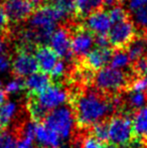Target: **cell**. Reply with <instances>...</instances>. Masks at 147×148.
<instances>
[{
  "label": "cell",
  "mask_w": 147,
  "mask_h": 148,
  "mask_svg": "<svg viewBox=\"0 0 147 148\" xmlns=\"http://www.w3.org/2000/svg\"><path fill=\"white\" fill-rule=\"evenodd\" d=\"M134 136L137 140H147V106L137 110L132 115Z\"/></svg>",
  "instance_id": "obj_17"
},
{
  "label": "cell",
  "mask_w": 147,
  "mask_h": 148,
  "mask_svg": "<svg viewBox=\"0 0 147 148\" xmlns=\"http://www.w3.org/2000/svg\"><path fill=\"white\" fill-rule=\"evenodd\" d=\"M133 71L137 77L147 76V55L133 62Z\"/></svg>",
  "instance_id": "obj_29"
},
{
  "label": "cell",
  "mask_w": 147,
  "mask_h": 148,
  "mask_svg": "<svg viewBox=\"0 0 147 148\" xmlns=\"http://www.w3.org/2000/svg\"><path fill=\"white\" fill-rule=\"evenodd\" d=\"M137 35V29L134 22L130 19L119 23L113 24L109 30L107 37L110 45L117 47V49H124L135 38Z\"/></svg>",
  "instance_id": "obj_7"
},
{
  "label": "cell",
  "mask_w": 147,
  "mask_h": 148,
  "mask_svg": "<svg viewBox=\"0 0 147 148\" xmlns=\"http://www.w3.org/2000/svg\"><path fill=\"white\" fill-rule=\"evenodd\" d=\"M11 69V60L6 55H0V77Z\"/></svg>",
  "instance_id": "obj_31"
},
{
  "label": "cell",
  "mask_w": 147,
  "mask_h": 148,
  "mask_svg": "<svg viewBox=\"0 0 147 148\" xmlns=\"http://www.w3.org/2000/svg\"><path fill=\"white\" fill-rule=\"evenodd\" d=\"M29 98L42 110L49 114L51 111L65 106L69 101V92L59 84L51 85L47 89L37 95H29Z\"/></svg>",
  "instance_id": "obj_6"
},
{
  "label": "cell",
  "mask_w": 147,
  "mask_h": 148,
  "mask_svg": "<svg viewBox=\"0 0 147 148\" xmlns=\"http://www.w3.org/2000/svg\"><path fill=\"white\" fill-rule=\"evenodd\" d=\"M128 147H130V148H140V147H135V142H132V144L130 145V146H128Z\"/></svg>",
  "instance_id": "obj_38"
},
{
  "label": "cell",
  "mask_w": 147,
  "mask_h": 148,
  "mask_svg": "<svg viewBox=\"0 0 147 148\" xmlns=\"http://www.w3.org/2000/svg\"><path fill=\"white\" fill-rule=\"evenodd\" d=\"M130 62H131L130 58L125 49H117L116 51H113L110 60V66L123 71L124 69L129 66Z\"/></svg>",
  "instance_id": "obj_22"
},
{
  "label": "cell",
  "mask_w": 147,
  "mask_h": 148,
  "mask_svg": "<svg viewBox=\"0 0 147 148\" xmlns=\"http://www.w3.org/2000/svg\"><path fill=\"white\" fill-rule=\"evenodd\" d=\"M113 51L110 47L93 49L85 58H83L84 68L89 71H100L106 68L110 62Z\"/></svg>",
  "instance_id": "obj_12"
},
{
  "label": "cell",
  "mask_w": 147,
  "mask_h": 148,
  "mask_svg": "<svg viewBox=\"0 0 147 148\" xmlns=\"http://www.w3.org/2000/svg\"><path fill=\"white\" fill-rule=\"evenodd\" d=\"M49 86H51L49 76L39 71L28 76L24 80V89L27 90L29 95L31 96L40 94Z\"/></svg>",
  "instance_id": "obj_16"
},
{
  "label": "cell",
  "mask_w": 147,
  "mask_h": 148,
  "mask_svg": "<svg viewBox=\"0 0 147 148\" xmlns=\"http://www.w3.org/2000/svg\"><path fill=\"white\" fill-rule=\"evenodd\" d=\"M146 96H147V92H146Z\"/></svg>",
  "instance_id": "obj_41"
},
{
  "label": "cell",
  "mask_w": 147,
  "mask_h": 148,
  "mask_svg": "<svg viewBox=\"0 0 147 148\" xmlns=\"http://www.w3.org/2000/svg\"><path fill=\"white\" fill-rule=\"evenodd\" d=\"M103 148H118V147L111 144V143H105V144H103Z\"/></svg>",
  "instance_id": "obj_37"
},
{
  "label": "cell",
  "mask_w": 147,
  "mask_h": 148,
  "mask_svg": "<svg viewBox=\"0 0 147 148\" xmlns=\"http://www.w3.org/2000/svg\"><path fill=\"white\" fill-rule=\"evenodd\" d=\"M85 26L96 35H107L112 27V22L108 12L100 9L87 16Z\"/></svg>",
  "instance_id": "obj_13"
},
{
  "label": "cell",
  "mask_w": 147,
  "mask_h": 148,
  "mask_svg": "<svg viewBox=\"0 0 147 148\" xmlns=\"http://www.w3.org/2000/svg\"><path fill=\"white\" fill-rule=\"evenodd\" d=\"M6 101H7V94H6L4 88L0 87V106L3 103H5Z\"/></svg>",
  "instance_id": "obj_36"
},
{
  "label": "cell",
  "mask_w": 147,
  "mask_h": 148,
  "mask_svg": "<svg viewBox=\"0 0 147 148\" xmlns=\"http://www.w3.org/2000/svg\"><path fill=\"white\" fill-rule=\"evenodd\" d=\"M18 104L14 101H6L0 106V128H7L18 115Z\"/></svg>",
  "instance_id": "obj_19"
},
{
  "label": "cell",
  "mask_w": 147,
  "mask_h": 148,
  "mask_svg": "<svg viewBox=\"0 0 147 148\" xmlns=\"http://www.w3.org/2000/svg\"><path fill=\"white\" fill-rule=\"evenodd\" d=\"M91 136L95 139L100 141L101 143L109 142V127H108V120L103 121V122L97 123L94 126L91 127Z\"/></svg>",
  "instance_id": "obj_23"
},
{
  "label": "cell",
  "mask_w": 147,
  "mask_h": 148,
  "mask_svg": "<svg viewBox=\"0 0 147 148\" xmlns=\"http://www.w3.org/2000/svg\"><path fill=\"white\" fill-rule=\"evenodd\" d=\"M32 148H46V147H43V146H40V145H38V146H34Z\"/></svg>",
  "instance_id": "obj_39"
},
{
  "label": "cell",
  "mask_w": 147,
  "mask_h": 148,
  "mask_svg": "<svg viewBox=\"0 0 147 148\" xmlns=\"http://www.w3.org/2000/svg\"><path fill=\"white\" fill-rule=\"evenodd\" d=\"M133 22L135 26L140 28H147V6L134 11Z\"/></svg>",
  "instance_id": "obj_27"
},
{
  "label": "cell",
  "mask_w": 147,
  "mask_h": 148,
  "mask_svg": "<svg viewBox=\"0 0 147 148\" xmlns=\"http://www.w3.org/2000/svg\"><path fill=\"white\" fill-rule=\"evenodd\" d=\"M47 2L49 5L59 12L63 20L77 16V9L74 0H47Z\"/></svg>",
  "instance_id": "obj_20"
},
{
  "label": "cell",
  "mask_w": 147,
  "mask_h": 148,
  "mask_svg": "<svg viewBox=\"0 0 147 148\" xmlns=\"http://www.w3.org/2000/svg\"><path fill=\"white\" fill-rule=\"evenodd\" d=\"M108 14L112 22V25L129 19V14H128L127 10L120 5L115 6V7H113L112 9L109 10Z\"/></svg>",
  "instance_id": "obj_24"
},
{
  "label": "cell",
  "mask_w": 147,
  "mask_h": 148,
  "mask_svg": "<svg viewBox=\"0 0 147 148\" xmlns=\"http://www.w3.org/2000/svg\"><path fill=\"white\" fill-rule=\"evenodd\" d=\"M131 82V77L125 74L124 71L111 66L98 71L94 77L96 89L106 95H116L119 92L128 90Z\"/></svg>",
  "instance_id": "obj_4"
},
{
  "label": "cell",
  "mask_w": 147,
  "mask_h": 148,
  "mask_svg": "<svg viewBox=\"0 0 147 148\" xmlns=\"http://www.w3.org/2000/svg\"><path fill=\"white\" fill-rule=\"evenodd\" d=\"M72 108L77 124L85 128H91L97 123L107 121L116 110L113 98L93 89L77 94L73 99Z\"/></svg>",
  "instance_id": "obj_1"
},
{
  "label": "cell",
  "mask_w": 147,
  "mask_h": 148,
  "mask_svg": "<svg viewBox=\"0 0 147 148\" xmlns=\"http://www.w3.org/2000/svg\"><path fill=\"white\" fill-rule=\"evenodd\" d=\"M7 22H8V18L5 14V11H4L3 7L0 6V31H2L6 27Z\"/></svg>",
  "instance_id": "obj_34"
},
{
  "label": "cell",
  "mask_w": 147,
  "mask_h": 148,
  "mask_svg": "<svg viewBox=\"0 0 147 148\" xmlns=\"http://www.w3.org/2000/svg\"><path fill=\"white\" fill-rule=\"evenodd\" d=\"M34 57H36L39 72L44 74H51L53 69L59 62V57L49 47L44 45H37L34 49Z\"/></svg>",
  "instance_id": "obj_14"
},
{
  "label": "cell",
  "mask_w": 147,
  "mask_h": 148,
  "mask_svg": "<svg viewBox=\"0 0 147 148\" xmlns=\"http://www.w3.org/2000/svg\"><path fill=\"white\" fill-rule=\"evenodd\" d=\"M126 2L128 8L133 12L147 6V0H126Z\"/></svg>",
  "instance_id": "obj_32"
},
{
  "label": "cell",
  "mask_w": 147,
  "mask_h": 148,
  "mask_svg": "<svg viewBox=\"0 0 147 148\" xmlns=\"http://www.w3.org/2000/svg\"><path fill=\"white\" fill-rule=\"evenodd\" d=\"M62 20L59 12L49 4L37 8L31 14L28 18V24L29 28L36 32L39 45L49 41L53 33L57 29V22Z\"/></svg>",
  "instance_id": "obj_2"
},
{
  "label": "cell",
  "mask_w": 147,
  "mask_h": 148,
  "mask_svg": "<svg viewBox=\"0 0 147 148\" xmlns=\"http://www.w3.org/2000/svg\"><path fill=\"white\" fill-rule=\"evenodd\" d=\"M72 51L74 56L85 58L95 45V36L85 25H79L71 32Z\"/></svg>",
  "instance_id": "obj_9"
},
{
  "label": "cell",
  "mask_w": 147,
  "mask_h": 148,
  "mask_svg": "<svg viewBox=\"0 0 147 148\" xmlns=\"http://www.w3.org/2000/svg\"><path fill=\"white\" fill-rule=\"evenodd\" d=\"M109 142L119 147H126L132 144L134 139L132 119L128 114L121 113L108 120Z\"/></svg>",
  "instance_id": "obj_5"
},
{
  "label": "cell",
  "mask_w": 147,
  "mask_h": 148,
  "mask_svg": "<svg viewBox=\"0 0 147 148\" xmlns=\"http://www.w3.org/2000/svg\"><path fill=\"white\" fill-rule=\"evenodd\" d=\"M3 9L8 20L12 22H20L28 19L36 11L30 0H6Z\"/></svg>",
  "instance_id": "obj_11"
},
{
  "label": "cell",
  "mask_w": 147,
  "mask_h": 148,
  "mask_svg": "<svg viewBox=\"0 0 147 148\" xmlns=\"http://www.w3.org/2000/svg\"><path fill=\"white\" fill-rule=\"evenodd\" d=\"M11 70L15 78L19 79L27 78L39 71L34 55L25 47L20 49L11 60Z\"/></svg>",
  "instance_id": "obj_8"
},
{
  "label": "cell",
  "mask_w": 147,
  "mask_h": 148,
  "mask_svg": "<svg viewBox=\"0 0 147 148\" xmlns=\"http://www.w3.org/2000/svg\"><path fill=\"white\" fill-rule=\"evenodd\" d=\"M126 49L130 60L136 62L140 58L147 55V36L137 32L135 38L127 45Z\"/></svg>",
  "instance_id": "obj_18"
},
{
  "label": "cell",
  "mask_w": 147,
  "mask_h": 148,
  "mask_svg": "<svg viewBox=\"0 0 147 148\" xmlns=\"http://www.w3.org/2000/svg\"><path fill=\"white\" fill-rule=\"evenodd\" d=\"M36 139L40 146L46 148H61L63 141L53 130L42 123H37L36 127Z\"/></svg>",
  "instance_id": "obj_15"
},
{
  "label": "cell",
  "mask_w": 147,
  "mask_h": 148,
  "mask_svg": "<svg viewBox=\"0 0 147 148\" xmlns=\"http://www.w3.org/2000/svg\"><path fill=\"white\" fill-rule=\"evenodd\" d=\"M49 47L55 53L66 62L72 60L74 57L72 51L71 33L65 27H59L53 33L49 39Z\"/></svg>",
  "instance_id": "obj_10"
},
{
  "label": "cell",
  "mask_w": 147,
  "mask_h": 148,
  "mask_svg": "<svg viewBox=\"0 0 147 148\" xmlns=\"http://www.w3.org/2000/svg\"><path fill=\"white\" fill-rule=\"evenodd\" d=\"M42 124L59 135L62 141L69 140L73 136L77 125L73 108L65 105L53 110L46 115Z\"/></svg>",
  "instance_id": "obj_3"
},
{
  "label": "cell",
  "mask_w": 147,
  "mask_h": 148,
  "mask_svg": "<svg viewBox=\"0 0 147 148\" xmlns=\"http://www.w3.org/2000/svg\"><path fill=\"white\" fill-rule=\"evenodd\" d=\"M1 138H2V134H0V145H1Z\"/></svg>",
  "instance_id": "obj_40"
},
{
  "label": "cell",
  "mask_w": 147,
  "mask_h": 148,
  "mask_svg": "<svg viewBox=\"0 0 147 148\" xmlns=\"http://www.w3.org/2000/svg\"><path fill=\"white\" fill-rule=\"evenodd\" d=\"M128 91L140 92V93L147 92V76L137 77L135 80L132 81L128 88Z\"/></svg>",
  "instance_id": "obj_28"
},
{
  "label": "cell",
  "mask_w": 147,
  "mask_h": 148,
  "mask_svg": "<svg viewBox=\"0 0 147 148\" xmlns=\"http://www.w3.org/2000/svg\"><path fill=\"white\" fill-rule=\"evenodd\" d=\"M77 9V16L87 17L89 14L92 13L90 0H74Z\"/></svg>",
  "instance_id": "obj_26"
},
{
  "label": "cell",
  "mask_w": 147,
  "mask_h": 148,
  "mask_svg": "<svg viewBox=\"0 0 147 148\" xmlns=\"http://www.w3.org/2000/svg\"><path fill=\"white\" fill-rule=\"evenodd\" d=\"M95 45L96 47H101V49L109 47L110 43H109L107 35H96L95 36Z\"/></svg>",
  "instance_id": "obj_33"
},
{
  "label": "cell",
  "mask_w": 147,
  "mask_h": 148,
  "mask_svg": "<svg viewBox=\"0 0 147 148\" xmlns=\"http://www.w3.org/2000/svg\"><path fill=\"white\" fill-rule=\"evenodd\" d=\"M4 90L7 95H14L19 93L22 90H24V81L19 78L11 79L5 84Z\"/></svg>",
  "instance_id": "obj_25"
},
{
  "label": "cell",
  "mask_w": 147,
  "mask_h": 148,
  "mask_svg": "<svg viewBox=\"0 0 147 148\" xmlns=\"http://www.w3.org/2000/svg\"><path fill=\"white\" fill-rule=\"evenodd\" d=\"M66 71H67L66 62H64V60H59L49 75H51V78L55 79V80H59V79H61L62 77L65 75Z\"/></svg>",
  "instance_id": "obj_30"
},
{
  "label": "cell",
  "mask_w": 147,
  "mask_h": 148,
  "mask_svg": "<svg viewBox=\"0 0 147 148\" xmlns=\"http://www.w3.org/2000/svg\"><path fill=\"white\" fill-rule=\"evenodd\" d=\"M122 0H103V6L102 7L106 8V9H112L115 6H118L119 3Z\"/></svg>",
  "instance_id": "obj_35"
},
{
  "label": "cell",
  "mask_w": 147,
  "mask_h": 148,
  "mask_svg": "<svg viewBox=\"0 0 147 148\" xmlns=\"http://www.w3.org/2000/svg\"><path fill=\"white\" fill-rule=\"evenodd\" d=\"M146 102L147 96L145 93L128 91V95L126 97L125 104L129 107V109L133 110V111H137V110L143 108L144 106H146Z\"/></svg>",
  "instance_id": "obj_21"
}]
</instances>
